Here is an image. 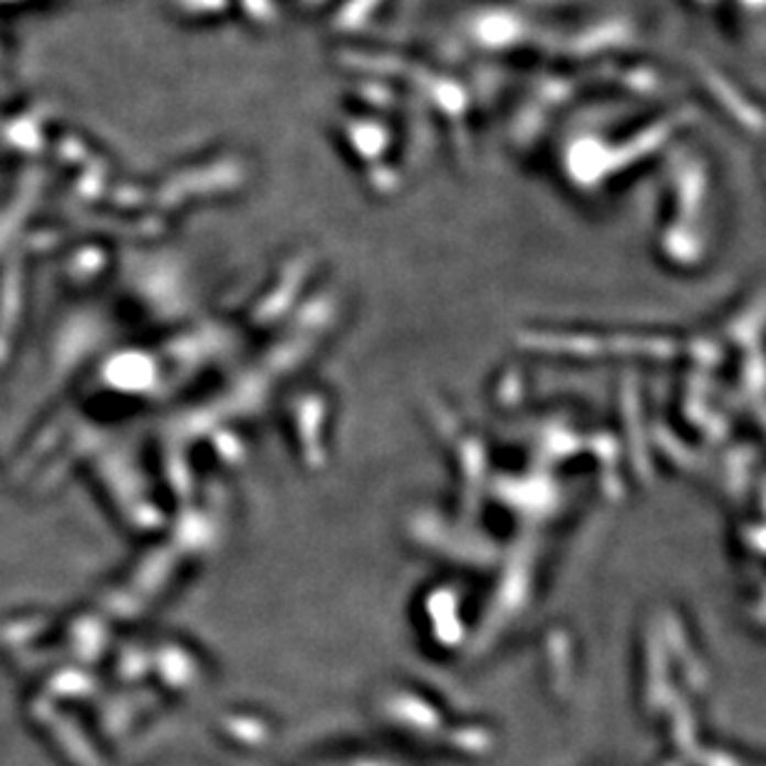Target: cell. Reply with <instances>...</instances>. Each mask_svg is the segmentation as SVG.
Listing matches in <instances>:
<instances>
[{"label": "cell", "mask_w": 766, "mask_h": 766, "mask_svg": "<svg viewBox=\"0 0 766 766\" xmlns=\"http://www.w3.org/2000/svg\"><path fill=\"white\" fill-rule=\"evenodd\" d=\"M740 3H742L744 8H754V11H762L764 0H740Z\"/></svg>", "instance_id": "cell-1"}, {"label": "cell", "mask_w": 766, "mask_h": 766, "mask_svg": "<svg viewBox=\"0 0 766 766\" xmlns=\"http://www.w3.org/2000/svg\"><path fill=\"white\" fill-rule=\"evenodd\" d=\"M692 3H694V6H702V8H710V6H714V3H720V0H692Z\"/></svg>", "instance_id": "cell-2"}]
</instances>
